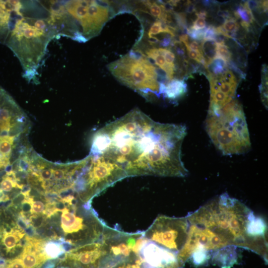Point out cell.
I'll use <instances>...</instances> for the list:
<instances>
[{
  "instance_id": "cell-1",
  "label": "cell",
  "mask_w": 268,
  "mask_h": 268,
  "mask_svg": "<svg viewBox=\"0 0 268 268\" xmlns=\"http://www.w3.org/2000/svg\"><path fill=\"white\" fill-rule=\"evenodd\" d=\"M186 126L154 121L134 109L94 134L91 154L115 163L127 177L144 175L183 177L182 160Z\"/></svg>"
},
{
  "instance_id": "cell-2",
  "label": "cell",
  "mask_w": 268,
  "mask_h": 268,
  "mask_svg": "<svg viewBox=\"0 0 268 268\" xmlns=\"http://www.w3.org/2000/svg\"><path fill=\"white\" fill-rule=\"evenodd\" d=\"M58 35L44 2L22 0L4 44L17 58L24 77L37 82V70L46 55L48 46Z\"/></svg>"
},
{
  "instance_id": "cell-3",
  "label": "cell",
  "mask_w": 268,
  "mask_h": 268,
  "mask_svg": "<svg viewBox=\"0 0 268 268\" xmlns=\"http://www.w3.org/2000/svg\"><path fill=\"white\" fill-rule=\"evenodd\" d=\"M254 216L243 203L223 194L186 217L189 224L207 228L224 238L230 246L250 250L265 260L268 257L267 245L248 233L249 225Z\"/></svg>"
},
{
  "instance_id": "cell-4",
  "label": "cell",
  "mask_w": 268,
  "mask_h": 268,
  "mask_svg": "<svg viewBox=\"0 0 268 268\" xmlns=\"http://www.w3.org/2000/svg\"><path fill=\"white\" fill-rule=\"evenodd\" d=\"M59 35L85 42L97 36L113 16L108 5L96 0L45 2Z\"/></svg>"
},
{
  "instance_id": "cell-5",
  "label": "cell",
  "mask_w": 268,
  "mask_h": 268,
  "mask_svg": "<svg viewBox=\"0 0 268 268\" xmlns=\"http://www.w3.org/2000/svg\"><path fill=\"white\" fill-rule=\"evenodd\" d=\"M205 130L215 147L225 155L243 154L251 141L241 104L236 99L214 113L207 114Z\"/></svg>"
},
{
  "instance_id": "cell-6",
  "label": "cell",
  "mask_w": 268,
  "mask_h": 268,
  "mask_svg": "<svg viewBox=\"0 0 268 268\" xmlns=\"http://www.w3.org/2000/svg\"><path fill=\"white\" fill-rule=\"evenodd\" d=\"M63 202L66 207L60 211V223L65 242L73 248L100 241L106 224L90 203H84L73 195Z\"/></svg>"
},
{
  "instance_id": "cell-7",
  "label": "cell",
  "mask_w": 268,
  "mask_h": 268,
  "mask_svg": "<svg viewBox=\"0 0 268 268\" xmlns=\"http://www.w3.org/2000/svg\"><path fill=\"white\" fill-rule=\"evenodd\" d=\"M107 67L121 83L148 100L160 97L157 68L141 51H131Z\"/></svg>"
},
{
  "instance_id": "cell-8",
  "label": "cell",
  "mask_w": 268,
  "mask_h": 268,
  "mask_svg": "<svg viewBox=\"0 0 268 268\" xmlns=\"http://www.w3.org/2000/svg\"><path fill=\"white\" fill-rule=\"evenodd\" d=\"M189 229L186 217L160 215L144 231V236L149 241L177 254L185 244Z\"/></svg>"
},
{
  "instance_id": "cell-9",
  "label": "cell",
  "mask_w": 268,
  "mask_h": 268,
  "mask_svg": "<svg viewBox=\"0 0 268 268\" xmlns=\"http://www.w3.org/2000/svg\"><path fill=\"white\" fill-rule=\"evenodd\" d=\"M230 246L223 237L204 227L189 224L188 234L185 245L177 253L179 263L184 266L195 251L202 249L207 252Z\"/></svg>"
},
{
  "instance_id": "cell-10",
  "label": "cell",
  "mask_w": 268,
  "mask_h": 268,
  "mask_svg": "<svg viewBox=\"0 0 268 268\" xmlns=\"http://www.w3.org/2000/svg\"><path fill=\"white\" fill-rule=\"evenodd\" d=\"M140 254L147 268H183L177 253L147 241L142 247Z\"/></svg>"
},
{
  "instance_id": "cell-11",
  "label": "cell",
  "mask_w": 268,
  "mask_h": 268,
  "mask_svg": "<svg viewBox=\"0 0 268 268\" xmlns=\"http://www.w3.org/2000/svg\"><path fill=\"white\" fill-rule=\"evenodd\" d=\"M22 5V0H0V43L4 44Z\"/></svg>"
},
{
  "instance_id": "cell-12",
  "label": "cell",
  "mask_w": 268,
  "mask_h": 268,
  "mask_svg": "<svg viewBox=\"0 0 268 268\" xmlns=\"http://www.w3.org/2000/svg\"><path fill=\"white\" fill-rule=\"evenodd\" d=\"M187 91V84L183 80L174 78L165 84L163 97L175 101L182 97Z\"/></svg>"
},
{
  "instance_id": "cell-13",
  "label": "cell",
  "mask_w": 268,
  "mask_h": 268,
  "mask_svg": "<svg viewBox=\"0 0 268 268\" xmlns=\"http://www.w3.org/2000/svg\"><path fill=\"white\" fill-rule=\"evenodd\" d=\"M145 53L148 59H150V62H153V64L158 66L166 73L169 81L174 79L175 71L167 65L163 56L159 53L157 48L146 49Z\"/></svg>"
},
{
  "instance_id": "cell-14",
  "label": "cell",
  "mask_w": 268,
  "mask_h": 268,
  "mask_svg": "<svg viewBox=\"0 0 268 268\" xmlns=\"http://www.w3.org/2000/svg\"><path fill=\"white\" fill-rule=\"evenodd\" d=\"M14 136H0V165L2 168L10 163L9 158L13 148Z\"/></svg>"
},
{
  "instance_id": "cell-15",
  "label": "cell",
  "mask_w": 268,
  "mask_h": 268,
  "mask_svg": "<svg viewBox=\"0 0 268 268\" xmlns=\"http://www.w3.org/2000/svg\"><path fill=\"white\" fill-rule=\"evenodd\" d=\"M235 254L231 250L218 251L213 255L212 261L221 268H230L237 261Z\"/></svg>"
},
{
  "instance_id": "cell-16",
  "label": "cell",
  "mask_w": 268,
  "mask_h": 268,
  "mask_svg": "<svg viewBox=\"0 0 268 268\" xmlns=\"http://www.w3.org/2000/svg\"><path fill=\"white\" fill-rule=\"evenodd\" d=\"M47 240L44 245V252L49 258L53 260L56 259L62 253L66 251L64 249L62 242L51 241Z\"/></svg>"
},
{
  "instance_id": "cell-17",
  "label": "cell",
  "mask_w": 268,
  "mask_h": 268,
  "mask_svg": "<svg viewBox=\"0 0 268 268\" xmlns=\"http://www.w3.org/2000/svg\"><path fill=\"white\" fill-rule=\"evenodd\" d=\"M201 46L207 66L216 56V43L212 40H203Z\"/></svg>"
},
{
  "instance_id": "cell-18",
  "label": "cell",
  "mask_w": 268,
  "mask_h": 268,
  "mask_svg": "<svg viewBox=\"0 0 268 268\" xmlns=\"http://www.w3.org/2000/svg\"><path fill=\"white\" fill-rule=\"evenodd\" d=\"M159 54L163 56L167 65L175 71L176 70V66L175 64L176 59L174 52L169 48H157Z\"/></svg>"
},
{
  "instance_id": "cell-19",
  "label": "cell",
  "mask_w": 268,
  "mask_h": 268,
  "mask_svg": "<svg viewBox=\"0 0 268 268\" xmlns=\"http://www.w3.org/2000/svg\"><path fill=\"white\" fill-rule=\"evenodd\" d=\"M216 56L223 59L226 63L232 60V53L225 43L216 44Z\"/></svg>"
},
{
  "instance_id": "cell-20",
  "label": "cell",
  "mask_w": 268,
  "mask_h": 268,
  "mask_svg": "<svg viewBox=\"0 0 268 268\" xmlns=\"http://www.w3.org/2000/svg\"><path fill=\"white\" fill-rule=\"evenodd\" d=\"M193 262L196 266H201L205 263L209 259L208 252L202 249H199L192 254Z\"/></svg>"
},
{
  "instance_id": "cell-21",
  "label": "cell",
  "mask_w": 268,
  "mask_h": 268,
  "mask_svg": "<svg viewBox=\"0 0 268 268\" xmlns=\"http://www.w3.org/2000/svg\"><path fill=\"white\" fill-rule=\"evenodd\" d=\"M17 182L6 174L2 177L0 181V189L4 192H11L13 188H18Z\"/></svg>"
},
{
  "instance_id": "cell-22",
  "label": "cell",
  "mask_w": 268,
  "mask_h": 268,
  "mask_svg": "<svg viewBox=\"0 0 268 268\" xmlns=\"http://www.w3.org/2000/svg\"><path fill=\"white\" fill-rule=\"evenodd\" d=\"M222 26L226 31L231 33H236L240 28L235 18L226 19Z\"/></svg>"
},
{
  "instance_id": "cell-23",
  "label": "cell",
  "mask_w": 268,
  "mask_h": 268,
  "mask_svg": "<svg viewBox=\"0 0 268 268\" xmlns=\"http://www.w3.org/2000/svg\"><path fill=\"white\" fill-rule=\"evenodd\" d=\"M45 209V205L44 203L41 201H33L32 203V207L31 214H43Z\"/></svg>"
},
{
  "instance_id": "cell-24",
  "label": "cell",
  "mask_w": 268,
  "mask_h": 268,
  "mask_svg": "<svg viewBox=\"0 0 268 268\" xmlns=\"http://www.w3.org/2000/svg\"><path fill=\"white\" fill-rule=\"evenodd\" d=\"M215 26L210 24L206 26L204 33L203 40H212L214 41L215 37L217 34L215 29Z\"/></svg>"
},
{
  "instance_id": "cell-25",
  "label": "cell",
  "mask_w": 268,
  "mask_h": 268,
  "mask_svg": "<svg viewBox=\"0 0 268 268\" xmlns=\"http://www.w3.org/2000/svg\"><path fill=\"white\" fill-rule=\"evenodd\" d=\"M18 161V171L29 172L30 169V160L27 156L21 157Z\"/></svg>"
},
{
  "instance_id": "cell-26",
  "label": "cell",
  "mask_w": 268,
  "mask_h": 268,
  "mask_svg": "<svg viewBox=\"0 0 268 268\" xmlns=\"http://www.w3.org/2000/svg\"><path fill=\"white\" fill-rule=\"evenodd\" d=\"M227 64L228 69H230L231 70H233L235 73L238 75L240 78H245L246 75V74L238 67L237 65L234 62L231 60L229 62L227 63Z\"/></svg>"
},
{
  "instance_id": "cell-27",
  "label": "cell",
  "mask_w": 268,
  "mask_h": 268,
  "mask_svg": "<svg viewBox=\"0 0 268 268\" xmlns=\"http://www.w3.org/2000/svg\"><path fill=\"white\" fill-rule=\"evenodd\" d=\"M193 29L200 30L206 27L205 18L203 17H197V19L193 22L190 26Z\"/></svg>"
},
{
  "instance_id": "cell-28",
  "label": "cell",
  "mask_w": 268,
  "mask_h": 268,
  "mask_svg": "<svg viewBox=\"0 0 268 268\" xmlns=\"http://www.w3.org/2000/svg\"><path fill=\"white\" fill-rule=\"evenodd\" d=\"M186 48L187 50H190L202 54L201 45H200V44L195 40L190 43L188 47H186Z\"/></svg>"
},
{
  "instance_id": "cell-29",
  "label": "cell",
  "mask_w": 268,
  "mask_h": 268,
  "mask_svg": "<svg viewBox=\"0 0 268 268\" xmlns=\"http://www.w3.org/2000/svg\"><path fill=\"white\" fill-rule=\"evenodd\" d=\"M186 6V11L189 14H193L196 11V7L195 4L193 3L191 1L187 0L185 4Z\"/></svg>"
}]
</instances>
